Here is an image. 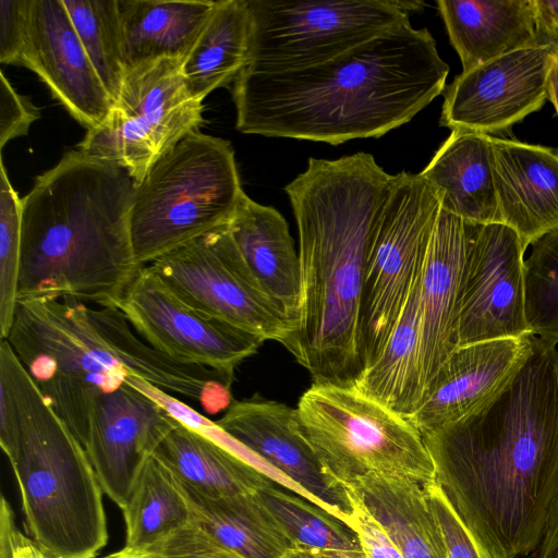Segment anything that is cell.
<instances>
[{"mask_svg": "<svg viewBox=\"0 0 558 558\" xmlns=\"http://www.w3.org/2000/svg\"><path fill=\"white\" fill-rule=\"evenodd\" d=\"M148 266L192 307L265 341L288 347L292 324L255 282L228 226L194 239Z\"/></svg>", "mask_w": 558, "mask_h": 558, "instance_id": "cell-12", "label": "cell"}, {"mask_svg": "<svg viewBox=\"0 0 558 558\" xmlns=\"http://www.w3.org/2000/svg\"><path fill=\"white\" fill-rule=\"evenodd\" d=\"M250 33L243 69L278 72L341 56L423 10L420 1L246 0Z\"/></svg>", "mask_w": 558, "mask_h": 558, "instance_id": "cell-9", "label": "cell"}, {"mask_svg": "<svg viewBox=\"0 0 558 558\" xmlns=\"http://www.w3.org/2000/svg\"><path fill=\"white\" fill-rule=\"evenodd\" d=\"M527 336L458 347L417 410L408 417L410 422L424 435L470 413L512 373L526 348Z\"/></svg>", "mask_w": 558, "mask_h": 558, "instance_id": "cell-21", "label": "cell"}, {"mask_svg": "<svg viewBox=\"0 0 558 558\" xmlns=\"http://www.w3.org/2000/svg\"><path fill=\"white\" fill-rule=\"evenodd\" d=\"M557 41H558V38H557L556 43H557Z\"/></svg>", "mask_w": 558, "mask_h": 558, "instance_id": "cell-48", "label": "cell"}, {"mask_svg": "<svg viewBox=\"0 0 558 558\" xmlns=\"http://www.w3.org/2000/svg\"><path fill=\"white\" fill-rule=\"evenodd\" d=\"M184 489L192 521L243 558H284L295 550L293 542L257 493L210 498Z\"/></svg>", "mask_w": 558, "mask_h": 558, "instance_id": "cell-29", "label": "cell"}, {"mask_svg": "<svg viewBox=\"0 0 558 558\" xmlns=\"http://www.w3.org/2000/svg\"><path fill=\"white\" fill-rule=\"evenodd\" d=\"M440 208L466 222L500 223L489 135L453 130L420 172Z\"/></svg>", "mask_w": 558, "mask_h": 558, "instance_id": "cell-24", "label": "cell"}, {"mask_svg": "<svg viewBox=\"0 0 558 558\" xmlns=\"http://www.w3.org/2000/svg\"><path fill=\"white\" fill-rule=\"evenodd\" d=\"M500 223L525 247L558 228V149L490 136Z\"/></svg>", "mask_w": 558, "mask_h": 558, "instance_id": "cell-20", "label": "cell"}, {"mask_svg": "<svg viewBox=\"0 0 558 558\" xmlns=\"http://www.w3.org/2000/svg\"><path fill=\"white\" fill-rule=\"evenodd\" d=\"M248 33L246 0H218L182 62L186 88L196 101L233 83L246 63Z\"/></svg>", "mask_w": 558, "mask_h": 558, "instance_id": "cell-30", "label": "cell"}, {"mask_svg": "<svg viewBox=\"0 0 558 558\" xmlns=\"http://www.w3.org/2000/svg\"><path fill=\"white\" fill-rule=\"evenodd\" d=\"M553 56V62L548 76V100L554 105L558 116V41Z\"/></svg>", "mask_w": 558, "mask_h": 558, "instance_id": "cell-45", "label": "cell"}, {"mask_svg": "<svg viewBox=\"0 0 558 558\" xmlns=\"http://www.w3.org/2000/svg\"><path fill=\"white\" fill-rule=\"evenodd\" d=\"M182 62L160 58L126 69L108 117L87 131L78 149L120 165L138 184L165 151L205 121L203 102L186 88Z\"/></svg>", "mask_w": 558, "mask_h": 558, "instance_id": "cell-11", "label": "cell"}, {"mask_svg": "<svg viewBox=\"0 0 558 558\" xmlns=\"http://www.w3.org/2000/svg\"><path fill=\"white\" fill-rule=\"evenodd\" d=\"M421 279L422 272L416 278L380 353L353 385L364 396L405 417H410L417 410L424 393L421 359Z\"/></svg>", "mask_w": 558, "mask_h": 558, "instance_id": "cell-27", "label": "cell"}, {"mask_svg": "<svg viewBox=\"0 0 558 558\" xmlns=\"http://www.w3.org/2000/svg\"><path fill=\"white\" fill-rule=\"evenodd\" d=\"M122 511L126 548L150 545L192 521L181 481L155 453L146 460Z\"/></svg>", "mask_w": 558, "mask_h": 558, "instance_id": "cell-31", "label": "cell"}, {"mask_svg": "<svg viewBox=\"0 0 558 558\" xmlns=\"http://www.w3.org/2000/svg\"><path fill=\"white\" fill-rule=\"evenodd\" d=\"M304 437L324 471L348 485L367 475L434 482L423 437L410 420L354 386L312 383L296 407Z\"/></svg>", "mask_w": 558, "mask_h": 558, "instance_id": "cell-8", "label": "cell"}, {"mask_svg": "<svg viewBox=\"0 0 558 558\" xmlns=\"http://www.w3.org/2000/svg\"><path fill=\"white\" fill-rule=\"evenodd\" d=\"M132 329L120 308L38 299L17 303L5 339L49 405L77 436L86 433L96 400L123 386L128 377L193 399L208 414L229 408L231 385L222 375L162 354Z\"/></svg>", "mask_w": 558, "mask_h": 558, "instance_id": "cell-5", "label": "cell"}, {"mask_svg": "<svg viewBox=\"0 0 558 558\" xmlns=\"http://www.w3.org/2000/svg\"><path fill=\"white\" fill-rule=\"evenodd\" d=\"M40 110L27 96L20 95L3 72L0 73V148L9 141L27 134Z\"/></svg>", "mask_w": 558, "mask_h": 558, "instance_id": "cell-39", "label": "cell"}, {"mask_svg": "<svg viewBox=\"0 0 558 558\" xmlns=\"http://www.w3.org/2000/svg\"><path fill=\"white\" fill-rule=\"evenodd\" d=\"M439 210L440 198L421 173L395 174L364 271L359 328L363 371L380 353L422 272Z\"/></svg>", "mask_w": 558, "mask_h": 558, "instance_id": "cell-10", "label": "cell"}, {"mask_svg": "<svg viewBox=\"0 0 558 558\" xmlns=\"http://www.w3.org/2000/svg\"><path fill=\"white\" fill-rule=\"evenodd\" d=\"M32 0H0V62L29 69Z\"/></svg>", "mask_w": 558, "mask_h": 558, "instance_id": "cell-37", "label": "cell"}, {"mask_svg": "<svg viewBox=\"0 0 558 558\" xmlns=\"http://www.w3.org/2000/svg\"><path fill=\"white\" fill-rule=\"evenodd\" d=\"M557 37H558V33H557V35H556V38H557ZM556 38H555V39H556Z\"/></svg>", "mask_w": 558, "mask_h": 558, "instance_id": "cell-47", "label": "cell"}, {"mask_svg": "<svg viewBox=\"0 0 558 558\" xmlns=\"http://www.w3.org/2000/svg\"><path fill=\"white\" fill-rule=\"evenodd\" d=\"M424 489L440 527L448 558H496L470 532L435 482L424 485Z\"/></svg>", "mask_w": 558, "mask_h": 558, "instance_id": "cell-38", "label": "cell"}, {"mask_svg": "<svg viewBox=\"0 0 558 558\" xmlns=\"http://www.w3.org/2000/svg\"><path fill=\"white\" fill-rule=\"evenodd\" d=\"M33 71L84 128L98 126L113 105L62 0H32Z\"/></svg>", "mask_w": 558, "mask_h": 558, "instance_id": "cell-18", "label": "cell"}, {"mask_svg": "<svg viewBox=\"0 0 558 558\" xmlns=\"http://www.w3.org/2000/svg\"><path fill=\"white\" fill-rule=\"evenodd\" d=\"M303 558H366L363 550H298Z\"/></svg>", "mask_w": 558, "mask_h": 558, "instance_id": "cell-44", "label": "cell"}, {"mask_svg": "<svg viewBox=\"0 0 558 558\" xmlns=\"http://www.w3.org/2000/svg\"><path fill=\"white\" fill-rule=\"evenodd\" d=\"M284 558H303L298 550L289 553Z\"/></svg>", "mask_w": 558, "mask_h": 558, "instance_id": "cell-46", "label": "cell"}, {"mask_svg": "<svg viewBox=\"0 0 558 558\" xmlns=\"http://www.w3.org/2000/svg\"><path fill=\"white\" fill-rule=\"evenodd\" d=\"M154 453L185 488L210 498L256 494L270 481L246 460L178 421Z\"/></svg>", "mask_w": 558, "mask_h": 558, "instance_id": "cell-28", "label": "cell"}, {"mask_svg": "<svg viewBox=\"0 0 558 558\" xmlns=\"http://www.w3.org/2000/svg\"><path fill=\"white\" fill-rule=\"evenodd\" d=\"M112 102L126 73L119 0H62Z\"/></svg>", "mask_w": 558, "mask_h": 558, "instance_id": "cell-33", "label": "cell"}, {"mask_svg": "<svg viewBox=\"0 0 558 558\" xmlns=\"http://www.w3.org/2000/svg\"><path fill=\"white\" fill-rule=\"evenodd\" d=\"M395 174L373 155L310 158L284 186L299 235L300 301L287 349L313 383L353 386L363 371L360 306L366 260Z\"/></svg>", "mask_w": 558, "mask_h": 558, "instance_id": "cell-3", "label": "cell"}, {"mask_svg": "<svg viewBox=\"0 0 558 558\" xmlns=\"http://www.w3.org/2000/svg\"><path fill=\"white\" fill-rule=\"evenodd\" d=\"M470 230V222L440 208L421 279L423 399L458 348L459 301Z\"/></svg>", "mask_w": 558, "mask_h": 558, "instance_id": "cell-19", "label": "cell"}, {"mask_svg": "<svg viewBox=\"0 0 558 558\" xmlns=\"http://www.w3.org/2000/svg\"><path fill=\"white\" fill-rule=\"evenodd\" d=\"M216 424L350 526L354 510L351 497L344 485L324 471L303 435L296 408L260 397L232 400Z\"/></svg>", "mask_w": 558, "mask_h": 558, "instance_id": "cell-16", "label": "cell"}, {"mask_svg": "<svg viewBox=\"0 0 558 558\" xmlns=\"http://www.w3.org/2000/svg\"><path fill=\"white\" fill-rule=\"evenodd\" d=\"M524 308L529 333L558 343V228L532 243L524 259Z\"/></svg>", "mask_w": 558, "mask_h": 558, "instance_id": "cell-34", "label": "cell"}, {"mask_svg": "<svg viewBox=\"0 0 558 558\" xmlns=\"http://www.w3.org/2000/svg\"><path fill=\"white\" fill-rule=\"evenodd\" d=\"M525 250L519 234L504 223H471L458 347L530 335L524 308Z\"/></svg>", "mask_w": 558, "mask_h": 558, "instance_id": "cell-14", "label": "cell"}, {"mask_svg": "<svg viewBox=\"0 0 558 558\" xmlns=\"http://www.w3.org/2000/svg\"><path fill=\"white\" fill-rule=\"evenodd\" d=\"M14 558H50L33 541L20 531L14 547Z\"/></svg>", "mask_w": 558, "mask_h": 558, "instance_id": "cell-43", "label": "cell"}, {"mask_svg": "<svg viewBox=\"0 0 558 558\" xmlns=\"http://www.w3.org/2000/svg\"><path fill=\"white\" fill-rule=\"evenodd\" d=\"M228 228L255 282L282 308L294 330L300 301V259L287 220L274 207L262 205L244 193Z\"/></svg>", "mask_w": 558, "mask_h": 558, "instance_id": "cell-22", "label": "cell"}, {"mask_svg": "<svg viewBox=\"0 0 558 558\" xmlns=\"http://www.w3.org/2000/svg\"><path fill=\"white\" fill-rule=\"evenodd\" d=\"M557 45L522 48L461 72L446 86L439 124L490 136L539 110Z\"/></svg>", "mask_w": 558, "mask_h": 558, "instance_id": "cell-15", "label": "cell"}, {"mask_svg": "<svg viewBox=\"0 0 558 558\" xmlns=\"http://www.w3.org/2000/svg\"><path fill=\"white\" fill-rule=\"evenodd\" d=\"M257 496L284 529L295 550H362L352 527L272 480L257 492Z\"/></svg>", "mask_w": 558, "mask_h": 558, "instance_id": "cell-32", "label": "cell"}, {"mask_svg": "<svg viewBox=\"0 0 558 558\" xmlns=\"http://www.w3.org/2000/svg\"><path fill=\"white\" fill-rule=\"evenodd\" d=\"M448 74L433 35L409 21L319 64L242 69L231 89L235 128L330 145L379 137L439 96Z\"/></svg>", "mask_w": 558, "mask_h": 558, "instance_id": "cell-2", "label": "cell"}, {"mask_svg": "<svg viewBox=\"0 0 558 558\" xmlns=\"http://www.w3.org/2000/svg\"><path fill=\"white\" fill-rule=\"evenodd\" d=\"M462 72L539 45L534 0H437Z\"/></svg>", "mask_w": 558, "mask_h": 558, "instance_id": "cell-23", "label": "cell"}, {"mask_svg": "<svg viewBox=\"0 0 558 558\" xmlns=\"http://www.w3.org/2000/svg\"><path fill=\"white\" fill-rule=\"evenodd\" d=\"M243 195L231 143L201 131L185 135L136 184L130 234L138 268L228 226Z\"/></svg>", "mask_w": 558, "mask_h": 558, "instance_id": "cell-7", "label": "cell"}, {"mask_svg": "<svg viewBox=\"0 0 558 558\" xmlns=\"http://www.w3.org/2000/svg\"><path fill=\"white\" fill-rule=\"evenodd\" d=\"M216 2L119 0L126 69L160 58L184 60Z\"/></svg>", "mask_w": 558, "mask_h": 558, "instance_id": "cell-26", "label": "cell"}, {"mask_svg": "<svg viewBox=\"0 0 558 558\" xmlns=\"http://www.w3.org/2000/svg\"><path fill=\"white\" fill-rule=\"evenodd\" d=\"M22 199L0 165V337L5 339L17 307Z\"/></svg>", "mask_w": 558, "mask_h": 558, "instance_id": "cell-35", "label": "cell"}, {"mask_svg": "<svg viewBox=\"0 0 558 558\" xmlns=\"http://www.w3.org/2000/svg\"><path fill=\"white\" fill-rule=\"evenodd\" d=\"M0 445L32 541L50 558H95L108 541L104 490L84 446L0 341Z\"/></svg>", "mask_w": 558, "mask_h": 558, "instance_id": "cell-6", "label": "cell"}, {"mask_svg": "<svg viewBox=\"0 0 558 558\" xmlns=\"http://www.w3.org/2000/svg\"><path fill=\"white\" fill-rule=\"evenodd\" d=\"M352 502L354 510L350 526L356 533L366 558H404L379 523L357 502Z\"/></svg>", "mask_w": 558, "mask_h": 558, "instance_id": "cell-40", "label": "cell"}, {"mask_svg": "<svg viewBox=\"0 0 558 558\" xmlns=\"http://www.w3.org/2000/svg\"><path fill=\"white\" fill-rule=\"evenodd\" d=\"M345 488L351 499L379 523L404 558H448L423 485L405 478L367 475Z\"/></svg>", "mask_w": 558, "mask_h": 558, "instance_id": "cell-25", "label": "cell"}, {"mask_svg": "<svg viewBox=\"0 0 558 558\" xmlns=\"http://www.w3.org/2000/svg\"><path fill=\"white\" fill-rule=\"evenodd\" d=\"M537 34L541 44H553L558 32V0H534Z\"/></svg>", "mask_w": 558, "mask_h": 558, "instance_id": "cell-41", "label": "cell"}, {"mask_svg": "<svg viewBox=\"0 0 558 558\" xmlns=\"http://www.w3.org/2000/svg\"><path fill=\"white\" fill-rule=\"evenodd\" d=\"M136 183L120 165L76 149L22 198L17 303L74 299L120 308L140 271L130 211Z\"/></svg>", "mask_w": 558, "mask_h": 558, "instance_id": "cell-4", "label": "cell"}, {"mask_svg": "<svg viewBox=\"0 0 558 558\" xmlns=\"http://www.w3.org/2000/svg\"><path fill=\"white\" fill-rule=\"evenodd\" d=\"M175 423L159 403L128 383L96 400L84 448L104 493L121 509L146 460Z\"/></svg>", "mask_w": 558, "mask_h": 558, "instance_id": "cell-17", "label": "cell"}, {"mask_svg": "<svg viewBox=\"0 0 558 558\" xmlns=\"http://www.w3.org/2000/svg\"><path fill=\"white\" fill-rule=\"evenodd\" d=\"M535 558H558V487L551 502Z\"/></svg>", "mask_w": 558, "mask_h": 558, "instance_id": "cell-42", "label": "cell"}, {"mask_svg": "<svg viewBox=\"0 0 558 558\" xmlns=\"http://www.w3.org/2000/svg\"><path fill=\"white\" fill-rule=\"evenodd\" d=\"M434 482L496 558L536 551L558 487V350L533 335L512 373L463 417L422 435Z\"/></svg>", "mask_w": 558, "mask_h": 558, "instance_id": "cell-1", "label": "cell"}, {"mask_svg": "<svg viewBox=\"0 0 558 558\" xmlns=\"http://www.w3.org/2000/svg\"><path fill=\"white\" fill-rule=\"evenodd\" d=\"M102 558H243L216 541L195 522L181 526L157 542L140 547H123Z\"/></svg>", "mask_w": 558, "mask_h": 558, "instance_id": "cell-36", "label": "cell"}, {"mask_svg": "<svg viewBox=\"0 0 558 558\" xmlns=\"http://www.w3.org/2000/svg\"><path fill=\"white\" fill-rule=\"evenodd\" d=\"M120 310L148 345L173 360L216 371L230 385L238 366L255 355L265 342L254 333L192 307L149 266L136 274Z\"/></svg>", "mask_w": 558, "mask_h": 558, "instance_id": "cell-13", "label": "cell"}]
</instances>
